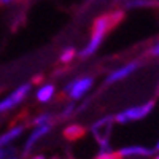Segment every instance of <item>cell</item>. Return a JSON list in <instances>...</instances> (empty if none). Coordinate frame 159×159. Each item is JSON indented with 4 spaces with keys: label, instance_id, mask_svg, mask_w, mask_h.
Returning <instances> with one entry per match:
<instances>
[{
    "label": "cell",
    "instance_id": "6da1fadb",
    "mask_svg": "<svg viewBox=\"0 0 159 159\" xmlns=\"http://www.w3.org/2000/svg\"><path fill=\"white\" fill-rule=\"evenodd\" d=\"M123 19V11H113V13H107V15L99 16L94 24H92V32H91V40L86 45V48L80 52L81 57H89L97 51V48L102 45V40L105 38L115 25Z\"/></svg>",
    "mask_w": 159,
    "mask_h": 159
},
{
    "label": "cell",
    "instance_id": "7a4b0ae2",
    "mask_svg": "<svg viewBox=\"0 0 159 159\" xmlns=\"http://www.w3.org/2000/svg\"><path fill=\"white\" fill-rule=\"evenodd\" d=\"M154 108V102L148 100L147 103H142V105H135V107H130L123 110L121 113H118L115 116V121L119 124H126L130 121H139V119H143L145 116H148Z\"/></svg>",
    "mask_w": 159,
    "mask_h": 159
},
{
    "label": "cell",
    "instance_id": "3957f363",
    "mask_svg": "<svg viewBox=\"0 0 159 159\" xmlns=\"http://www.w3.org/2000/svg\"><path fill=\"white\" fill-rule=\"evenodd\" d=\"M115 123V116H105L99 121H96L91 127L92 135L96 137V140L100 145V150H108L110 148V132H111V126Z\"/></svg>",
    "mask_w": 159,
    "mask_h": 159
},
{
    "label": "cell",
    "instance_id": "277c9868",
    "mask_svg": "<svg viewBox=\"0 0 159 159\" xmlns=\"http://www.w3.org/2000/svg\"><path fill=\"white\" fill-rule=\"evenodd\" d=\"M30 88H32L30 83L21 84L16 91H13L8 97H5L3 100H0V113H5V111H8V110H11V108L18 107V105L25 99V96L29 94Z\"/></svg>",
    "mask_w": 159,
    "mask_h": 159
},
{
    "label": "cell",
    "instance_id": "5b68a950",
    "mask_svg": "<svg viewBox=\"0 0 159 159\" xmlns=\"http://www.w3.org/2000/svg\"><path fill=\"white\" fill-rule=\"evenodd\" d=\"M92 83H94V78L92 76H83L80 80H73V81H70L67 84V88H65V91L69 92V96H70L72 100H78L91 89Z\"/></svg>",
    "mask_w": 159,
    "mask_h": 159
},
{
    "label": "cell",
    "instance_id": "8992f818",
    "mask_svg": "<svg viewBox=\"0 0 159 159\" xmlns=\"http://www.w3.org/2000/svg\"><path fill=\"white\" fill-rule=\"evenodd\" d=\"M140 67V62L139 61H134V62H129L127 65H123L121 69H116L115 72H111L107 78V83H116V81H121V80L127 78L129 75H132L137 69Z\"/></svg>",
    "mask_w": 159,
    "mask_h": 159
},
{
    "label": "cell",
    "instance_id": "52a82bcc",
    "mask_svg": "<svg viewBox=\"0 0 159 159\" xmlns=\"http://www.w3.org/2000/svg\"><path fill=\"white\" fill-rule=\"evenodd\" d=\"M48 132H49V126H40V127H37V129L32 132V134H30V137L27 139V142H25L24 151H25V153L30 151V148L37 143V140H38V139H42L43 135H46Z\"/></svg>",
    "mask_w": 159,
    "mask_h": 159
},
{
    "label": "cell",
    "instance_id": "ba28073f",
    "mask_svg": "<svg viewBox=\"0 0 159 159\" xmlns=\"http://www.w3.org/2000/svg\"><path fill=\"white\" fill-rule=\"evenodd\" d=\"M119 156H151L153 154V150L150 148H145V147H126V148H121L118 151Z\"/></svg>",
    "mask_w": 159,
    "mask_h": 159
},
{
    "label": "cell",
    "instance_id": "9c48e42d",
    "mask_svg": "<svg viewBox=\"0 0 159 159\" xmlns=\"http://www.w3.org/2000/svg\"><path fill=\"white\" fill-rule=\"evenodd\" d=\"M22 130H24V126H16V127L7 130L3 135H0V148H3L5 145H8V143H11L15 139H18V137L22 134Z\"/></svg>",
    "mask_w": 159,
    "mask_h": 159
},
{
    "label": "cell",
    "instance_id": "30bf717a",
    "mask_svg": "<svg viewBox=\"0 0 159 159\" xmlns=\"http://www.w3.org/2000/svg\"><path fill=\"white\" fill-rule=\"evenodd\" d=\"M84 132H86L84 127L73 124V126H69L67 129L64 130V137L67 139V140H76V139H80V137H83Z\"/></svg>",
    "mask_w": 159,
    "mask_h": 159
},
{
    "label": "cell",
    "instance_id": "8fae6325",
    "mask_svg": "<svg viewBox=\"0 0 159 159\" xmlns=\"http://www.w3.org/2000/svg\"><path fill=\"white\" fill-rule=\"evenodd\" d=\"M52 96H54V86L52 84H45L37 91V99L40 102H48L51 100Z\"/></svg>",
    "mask_w": 159,
    "mask_h": 159
},
{
    "label": "cell",
    "instance_id": "7c38bea8",
    "mask_svg": "<svg viewBox=\"0 0 159 159\" xmlns=\"http://www.w3.org/2000/svg\"><path fill=\"white\" fill-rule=\"evenodd\" d=\"M159 0H127L126 8H140V7H156Z\"/></svg>",
    "mask_w": 159,
    "mask_h": 159
},
{
    "label": "cell",
    "instance_id": "4fadbf2b",
    "mask_svg": "<svg viewBox=\"0 0 159 159\" xmlns=\"http://www.w3.org/2000/svg\"><path fill=\"white\" fill-rule=\"evenodd\" d=\"M75 56H76L75 48H67V49H64V52L61 54V62H62V64H69V62L73 61Z\"/></svg>",
    "mask_w": 159,
    "mask_h": 159
},
{
    "label": "cell",
    "instance_id": "5bb4252c",
    "mask_svg": "<svg viewBox=\"0 0 159 159\" xmlns=\"http://www.w3.org/2000/svg\"><path fill=\"white\" fill-rule=\"evenodd\" d=\"M49 123H51V115H48V113L40 115V116H37L34 119V124L37 127H40V126H49Z\"/></svg>",
    "mask_w": 159,
    "mask_h": 159
},
{
    "label": "cell",
    "instance_id": "9a60e30c",
    "mask_svg": "<svg viewBox=\"0 0 159 159\" xmlns=\"http://www.w3.org/2000/svg\"><path fill=\"white\" fill-rule=\"evenodd\" d=\"M119 157L121 156H119L118 153H115V151H111L108 148V150H100V153L97 154L96 159H119Z\"/></svg>",
    "mask_w": 159,
    "mask_h": 159
},
{
    "label": "cell",
    "instance_id": "2e32d148",
    "mask_svg": "<svg viewBox=\"0 0 159 159\" xmlns=\"http://www.w3.org/2000/svg\"><path fill=\"white\" fill-rule=\"evenodd\" d=\"M11 153H13V151L8 150V148H5V147H3V148H0V159H5V157H7L8 154H11Z\"/></svg>",
    "mask_w": 159,
    "mask_h": 159
},
{
    "label": "cell",
    "instance_id": "e0dca14e",
    "mask_svg": "<svg viewBox=\"0 0 159 159\" xmlns=\"http://www.w3.org/2000/svg\"><path fill=\"white\" fill-rule=\"evenodd\" d=\"M72 111H73V105H69V107L65 108V111L62 113V116H69V115H70Z\"/></svg>",
    "mask_w": 159,
    "mask_h": 159
},
{
    "label": "cell",
    "instance_id": "ac0fdd59",
    "mask_svg": "<svg viewBox=\"0 0 159 159\" xmlns=\"http://www.w3.org/2000/svg\"><path fill=\"white\" fill-rule=\"evenodd\" d=\"M151 54H154V56H159V43H157V45H156V46L151 49Z\"/></svg>",
    "mask_w": 159,
    "mask_h": 159
},
{
    "label": "cell",
    "instance_id": "d6986e66",
    "mask_svg": "<svg viewBox=\"0 0 159 159\" xmlns=\"http://www.w3.org/2000/svg\"><path fill=\"white\" fill-rule=\"evenodd\" d=\"M13 2H16V0H0V5H10Z\"/></svg>",
    "mask_w": 159,
    "mask_h": 159
},
{
    "label": "cell",
    "instance_id": "ffe728a7",
    "mask_svg": "<svg viewBox=\"0 0 159 159\" xmlns=\"http://www.w3.org/2000/svg\"><path fill=\"white\" fill-rule=\"evenodd\" d=\"M34 159H45V157H43V156H42V154H40V156H38V154H37V156H34Z\"/></svg>",
    "mask_w": 159,
    "mask_h": 159
},
{
    "label": "cell",
    "instance_id": "44dd1931",
    "mask_svg": "<svg viewBox=\"0 0 159 159\" xmlns=\"http://www.w3.org/2000/svg\"><path fill=\"white\" fill-rule=\"evenodd\" d=\"M156 150L159 151V142H157V145H156Z\"/></svg>",
    "mask_w": 159,
    "mask_h": 159
},
{
    "label": "cell",
    "instance_id": "7402d4cb",
    "mask_svg": "<svg viewBox=\"0 0 159 159\" xmlns=\"http://www.w3.org/2000/svg\"><path fill=\"white\" fill-rule=\"evenodd\" d=\"M154 159H159V156H156V157H154Z\"/></svg>",
    "mask_w": 159,
    "mask_h": 159
},
{
    "label": "cell",
    "instance_id": "603a6c76",
    "mask_svg": "<svg viewBox=\"0 0 159 159\" xmlns=\"http://www.w3.org/2000/svg\"><path fill=\"white\" fill-rule=\"evenodd\" d=\"M11 159H15V157H11Z\"/></svg>",
    "mask_w": 159,
    "mask_h": 159
}]
</instances>
